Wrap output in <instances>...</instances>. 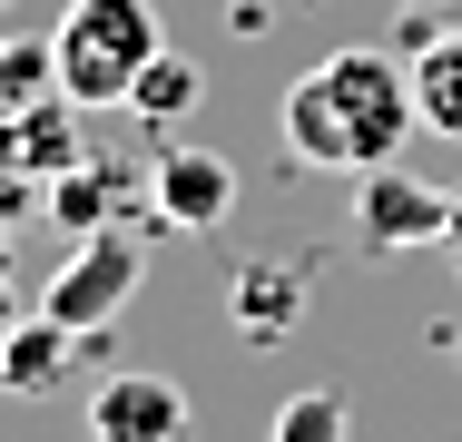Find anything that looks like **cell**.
Listing matches in <instances>:
<instances>
[{
    "mask_svg": "<svg viewBox=\"0 0 462 442\" xmlns=\"http://www.w3.org/2000/svg\"><path fill=\"white\" fill-rule=\"evenodd\" d=\"M423 128V108H413V69H393V50H325L305 79L285 88V148L305 158V168H345L365 177L383 158H403V138Z\"/></svg>",
    "mask_w": 462,
    "mask_h": 442,
    "instance_id": "obj_1",
    "label": "cell"
},
{
    "mask_svg": "<svg viewBox=\"0 0 462 442\" xmlns=\"http://www.w3.org/2000/svg\"><path fill=\"white\" fill-rule=\"evenodd\" d=\"M158 50H168L158 0H69L60 30H50L60 98H79V108H128V88H138V69Z\"/></svg>",
    "mask_w": 462,
    "mask_h": 442,
    "instance_id": "obj_2",
    "label": "cell"
},
{
    "mask_svg": "<svg viewBox=\"0 0 462 442\" xmlns=\"http://www.w3.org/2000/svg\"><path fill=\"white\" fill-rule=\"evenodd\" d=\"M128 295H138V236H128V226H98V236H79V246L60 256V275L40 285V315H60L69 335H98V325H118Z\"/></svg>",
    "mask_w": 462,
    "mask_h": 442,
    "instance_id": "obj_3",
    "label": "cell"
},
{
    "mask_svg": "<svg viewBox=\"0 0 462 442\" xmlns=\"http://www.w3.org/2000/svg\"><path fill=\"white\" fill-rule=\"evenodd\" d=\"M443 216H453V187H433V177H413L403 158H383V168L355 177V236L365 246H443Z\"/></svg>",
    "mask_w": 462,
    "mask_h": 442,
    "instance_id": "obj_4",
    "label": "cell"
},
{
    "mask_svg": "<svg viewBox=\"0 0 462 442\" xmlns=\"http://www.w3.org/2000/svg\"><path fill=\"white\" fill-rule=\"evenodd\" d=\"M79 118H89V108H79V98H60V88H50V98H30V108H10V118H0V177L50 187L60 168H79V158H89Z\"/></svg>",
    "mask_w": 462,
    "mask_h": 442,
    "instance_id": "obj_5",
    "label": "cell"
},
{
    "mask_svg": "<svg viewBox=\"0 0 462 442\" xmlns=\"http://www.w3.org/2000/svg\"><path fill=\"white\" fill-rule=\"evenodd\" d=\"M89 433L98 442H187V393L168 373H98L89 383Z\"/></svg>",
    "mask_w": 462,
    "mask_h": 442,
    "instance_id": "obj_6",
    "label": "cell"
},
{
    "mask_svg": "<svg viewBox=\"0 0 462 442\" xmlns=\"http://www.w3.org/2000/svg\"><path fill=\"white\" fill-rule=\"evenodd\" d=\"M148 207L168 216V226H217L226 207H236V158H217V148H158L148 158Z\"/></svg>",
    "mask_w": 462,
    "mask_h": 442,
    "instance_id": "obj_7",
    "label": "cell"
},
{
    "mask_svg": "<svg viewBox=\"0 0 462 442\" xmlns=\"http://www.w3.org/2000/svg\"><path fill=\"white\" fill-rule=\"evenodd\" d=\"M148 197V168H108V158H79V168L50 177V197H40V216H60L69 236H98V226H118V207H138Z\"/></svg>",
    "mask_w": 462,
    "mask_h": 442,
    "instance_id": "obj_8",
    "label": "cell"
},
{
    "mask_svg": "<svg viewBox=\"0 0 462 442\" xmlns=\"http://www.w3.org/2000/svg\"><path fill=\"white\" fill-rule=\"evenodd\" d=\"M69 373H79V335L60 315H20L0 335V393H60Z\"/></svg>",
    "mask_w": 462,
    "mask_h": 442,
    "instance_id": "obj_9",
    "label": "cell"
},
{
    "mask_svg": "<svg viewBox=\"0 0 462 442\" xmlns=\"http://www.w3.org/2000/svg\"><path fill=\"white\" fill-rule=\"evenodd\" d=\"M226 315L246 325V345H285L295 335V315H305V285H295V265L285 256H256L226 275Z\"/></svg>",
    "mask_w": 462,
    "mask_h": 442,
    "instance_id": "obj_10",
    "label": "cell"
},
{
    "mask_svg": "<svg viewBox=\"0 0 462 442\" xmlns=\"http://www.w3.org/2000/svg\"><path fill=\"white\" fill-rule=\"evenodd\" d=\"M403 69H413V108H423V128H433V138H462V30H433Z\"/></svg>",
    "mask_w": 462,
    "mask_h": 442,
    "instance_id": "obj_11",
    "label": "cell"
},
{
    "mask_svg": "<svg viewBox=\"0 0 462 442\" xmlns=\"http://www.w3.org/2000/svg\"><path fill=\"white\" fill-rule=\"evenodd\" d=\"M197 98H207V79H197V60H187V50H158V60L138 69V88H128V108H138L148 128H168V118H187Z\"/></svg>",
    "mask_w": 462,
    "mask_h": 442,
    "instance_id": "obj_12",
    "label": "cell"
},
{
    "mask_svg": "<svg viewBox=\"0 0 462 442\" xmlns=\"http://www.w3.org/2000/svg\"><path fill=\"white\" fill-rule=\"evenodd\" d=\"M276 442H345V393H285V413H276Z\"/></svg>",
    "mask_w": 462,
    "mask_h": 442,
    "instance_id": "obj_13",
    "label": "cell"
},
{
    "mask_svg": "<svg viewBox=\"0 0 462 442\" xmlns=\"http://www.w3.org/2000/svg\"><path fill=\"white\" fill-rule=\"evenodd\" d=\"M40 197H50V187H30V177H0V236H10L20 216H40Z\"/></svg>",
    "mask_w": 462,
    "mask_h": 442,
    "instance_id": "obj_14",
    "label": "cell"
},
{
    "mask_svg": "<svg viewBox=\"0 0 462 442\" xmlns=\"http://www.w3.org/2000/svg\"><path fill=\"white\" fill-rule=\"evenodd\" d=\"M20 325V265H10V236H0V335Z\"/></svg>",
    "mask_w": 462,
    "mask_h": 442,
    "instance_id": "obj_15",
    "label": "cell"
},
{
    "mask_svg": "<svg viewBox=\"0 0 462 442\" xmlns=\"http://www.w3.org/2000/svg\"><path fill=\"white\" fill-rule=\"evenodd\" d=\"M443 246L462 256V187H453V216H443Z\"/></svg>",
    "mask_w": 462,
    "mask_h": 442,
    "instance_id": "obj_16",
    "label": "cell"
},
{
    "mask_svg": "<svg viewBox=\"0 0 462 442\" xmlns=\"http://www.w3.org/2000/svg\"><path fill=\"white\" fill-rule=\"evenodd\" d=\"M403 10H423V20H433V10H453V0H403Z\"/></svg>",
    "mask_w": 462,
    "mask_h": 442,
    "instance_id": "obj_17",
    "label": "cell"
},
{
    "mask_svg": "<svg viewBox=\"0 0 462 442\" xmlns=\"http://www.w3.org/2000/svg\"><path fill=\"white\" fill-rule=\"evenodd\" d=\"M0 69H10V40H0Z\"/></svg>",
    "mask_w": 462,
    "mask_h": 442,
    "instance_id": "obj_18",
    "label": "cell"
},
{
    "mask_svg": "<svg viewBox=\"0 0 462 442\" xmlns=\"http://www.w3.org/2000/svg\"><path fill=\"white\" fill-rule=\"evenodd\" d=\"M0 10H10V0H0Z\"/></svg>",
    "mask_w": 462,
    "mask_h": 442,
    "instance_id": "obj_19",
    "label": "cell"
},
{
    "mask_svg": "<svg viewBox=\"0 0 462 442\" xmlns=\"http://www.w3.org/2000/svg\"><path fill=\"white\" fill-rule=\"evenodd\" d=\"M89 442H98V433H89Z\"/></svg>",
    "mask_w": 462,
    "mask_h": 442,
    "instance_id": "obj_20",
    "label": "cell"
}]
</instances>
